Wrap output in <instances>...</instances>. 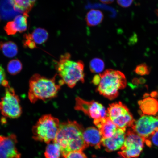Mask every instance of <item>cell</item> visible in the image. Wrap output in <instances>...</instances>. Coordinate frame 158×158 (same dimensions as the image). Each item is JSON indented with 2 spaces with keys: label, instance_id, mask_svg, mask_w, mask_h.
<instances>
[{
  "label": "cell",
  "instance_id": "1",
  "mask_svg": "<svg viewBox=\"0 0 158 158\" xmlns=\"http://www.w3.org/2000/svg\"><path fill=\"white\" fill-rule=\"evenodd\" d=\"M84 130L76 121L68 120L60 124L54 141L60 146L63 157L71 152L83 151L88 147L83 138Z\"/></svg>",
  "mask_w": 158,
  "mask_h": 158
},
{
  "label": "cell",
  "instance_id": "2",
  "mask_svg": "<svg viewBox=\"0 0 158 158\" xmlns=\"http://www.w3.org/2000/svg\"><path fill=\"white\" fill-rule=\"evenodd\" d=\"M92 82L97 86V91L109 100H113L119 95V91L126 87L125 75L119 71L109 69L96 75Z\"/></svg>",
  "mask_w": 158,
  "mask_h": 158
},
{
  "label": "cell",
  "instance_id": "3",
  "mask_svg": "<svg viewBox=\"0 0 158 158\" xmlns=\"http://www.w3.org/2000/svg\"><path fill=\"white\" fill-rule=\"evenodd\" d=\"M56 74L52 78H48L38 74L30 79L28 96L30 101L35 103L37 101H46L56 96L62 85L56 81Z\"/></svg>",
  "mask_w": 158,
  "mask_h": 158
},
{
  "label": "cell",
  "instance_id": "4",
  "mask_svg": "<svg viewBox=\"0 0 158 158\" xmlns=\"http://www.w3.org/2000/svg\"><path fill=\"white\" fill-rule=\"evenodd\" d=\"M71 57L68 53L61 55L56 68L61 85L66 84L72 88L78 82H84V64L82 61L72 60Z\"/></svg>",
  "mask_w": 158,
  "mask_h": 158
},
{
  "label": "cell",
  "instance_id": "5",
  "mask_svg": "<svg viewBox=\"0 0 158 158\" xmlns=\"http://www.w3.org/2000/svg\"><path fill=\"white\" fill-rule=\"evenodd\" d=\"M60 124L58 118L51 114L43 115L33 126V139L47 144L54 141Z\"/></svg>",
  "mask_w": 158,
  "mask_h": 158
},
{
  "label": "cell",
  "instance_id": "6",
  "mask_svg": "<svg viewBox=\"0 0 158 158\" xmlns=\"http://www.w3.org/2000/svg\"><path fill=\"white\" fill-rule=\"evenodd\" d=\"M4 87L5 94L0 101V111L5 117L14 119L18 118L23 112L19 97L9 83Z\"/></svg>",
  "mask_w": 158,
  "mask_h": 158
},
{
  "label": "cell",
  "instance_id": "7",
  "mask_svg": "<svg viewBox=\"0 0 158 158\" xmlns=\"http://www.w3.org/2000/svg\"><path fill=\"white\" fill-rule=\"evenodd\" d=\"M144 143L143 138L133 130H128L126 133L121 151L118 153L122 158H137L143 151Z\"/></svg>",
  "mask_w": 158,
  "mask_h": 158
},
{
  "label": "cell",
  "instance_id": "8",
  "mask_svg": "<svg viewBox=\"0 0 158 158\" xmlns=\"http://www.w3.org/2000/svg\"><path fill=\"white\" fill-rule=\"evenodd\" d=\"M106 110L108 117L118 128H126L130 127L134 121L128 108L121 102L110 104Z\"/></svg>",
  "mask_w": 158,
  "mask_h": 158
},
{
  "label": "cell",
  "instance_id": "9",
  "mask_svg": "<svg viewBox=\"0 0 158 158\" xmlns=\"http://www.w3.org/2000/svg\"><path fill=\"white\" fill-rule=\"evenodd\" d=\"M74 109L83 112L94 120L108 117L107 110L102 104L94 101H88L79 97L76 98Z\"/></svg>",
  "mask_w": 158,
  "mask_h": 158
},
{
  "label": "cell",
  "instance_id": "10",
  "mask_svg": "<svg viewBox=\"0 0 158 158\" xmlns=\"http://www.w3.org/2000/svg\"><path fill=\"white\" fill-rule=\"evenodd\" d=\"M158 127V115L154 117L143 114L137 121H134L130 127L144 140L149 137Z\"/></svg>",
  "mask_w": 158,
  "mask_h": 158
},
{
  "label": "cell",
  "instance_id": "11",
  "mask_svg": "<svg viewBox=\"0 0 158 158\" xmlns=\"http://www.w3.org/2000/svg\"><path fill=\"white\" fill-rule=\"evenodd\" d=\"M17 137L15 134L7 136L0 135V158H21L17 147Z\"/></svg>",
  "mask_w": 158,
  "mask_h": 158
},
{
  "label": "cell",
  "instance_id": "12",
  "mask_svg": "<svg viewBox=\"0 0 158 158\" xmlns=\"http://www.w3.org/2000/svg\"><path fill=\"white\" fill-rule=\"evenodd\" d=\"M48 36V33L46 30L40 27L35 29L31 33L23 35V46L31 49L35 48L37 45L46 42Z\"/></svg>",
  "mask_w": 158,
  "mask_h": 158
},
{
  "label": "cell",
  "instance_id": "13",
  "mask_svg": "<svg viewBox=\"0 0 158 158\" xmlns=\"http://www.w3.org/2000/svg\"><path fill=\"white\" fill-rule=\"evenodd\" d=\"M126 131L125 128H118L112 137L102 138V145L106 151L110 152L121 149L124 143Z\"/></svg>",
  "mask_w": 158,
  "mask_h": 158
},
{
  "label": "cell",
  "instance_id": "14",
  "mask_svg": "<svg viewBox=\"0 0 158 158\" xmlns=\"http://www.w3.org/2000/svg\"><path fill=\"white\" fill-rule=\"evenodd\" d=\"M28 15H19L13 21L7 23L4 27L6 33L8 35H15L17 32L22 33L27 30Z\"/></svg>",
  "mask_w": 158,
  "mask_h": 158
},
{
  "label": "cell",
  "instance_id": "15",
  "mask_svg": "<svg viewBox=\"0 0 158 158\" xmlns=\"http://www.w3.org/2000/svg\"><path fill=\"white\" fill-rule=\"evenodd\" d=\"M83 138L88 147L91 146L98 149L101 147L103 138L99 130L96 127H90L84 130Z\"/></svg>",
  "mask_w": 158,
  "mask_h": 158
},
{
  "label": "cell",
  "instance_id": "16",
  "mask_svg": "<svg viewBox=\"0 0 158 158\" xmlns=\"http://www.w3.org/2000/svg\"><path fill=\"white\" fill-rule=\"evenodd\" d=\"M103 138L111 137L115 133L118 128L108 117L94 120Z\"/></svg>",
  "mask_w": 158,
  "mask_h": 158
},
{
  "label": "cell",
  "instance_id": "17",
  "mask_svg": "<svg viewBox=\"0 0 158 158\" xmlns=\"http://www.w3.org/2000/svg\"><path fill=\"white\" fill-rule=\"evenodd\" d=\"M138 103L144 115H155L158 113V101L155 98L146 97Z\"/></svg>",
  "mask_w": 158,
  "mask_h": 158
},
{
  "label": "cell",
  "instance_id": "18",
  "mask_svg": "<svg viewBox=\"0 0 158 158\" xmlns=\"http://www.w3.org/2000/svg\"><path fill=\"white\" fill-rule=\"evenodd\" d=\"M20 14L15 10L11 0H0V19L8 20Z\"/></svg>",
  "mask_w": 158,
  "mask_h": 158
},
{
  "label": "cell",
  "instance_id": "19",
  "mask_svg": "<svg viewBox=\"0 0 158 158\" xmlns=\"http://www.w3.org/2000/svg\"><path fill=\"white\" fill-rule=\"evenodd\" d=\"M16 11L28 15L37 0H11Z\"/></svg>",
  "mask_w": 158,
  "mask_h": 158
},
{
  "label": "cell",
  "instance_id": "20",
  "mask_svg": "<svg viewBox=\"0 0 158 158\" xmlns=\"http://www.w3.org/2000/svg\"><path fill=\"white\" fill-rule=\"evenodd\" d=\"M104 15L99 10L92 9L87 14L85 20L89 27H94L101 23L103 21Z\"/></svg>",
  "mask_w": 158,
  "mask_h": 158
},
{
  "label": "cell",
  "instance_id": "21",
  "mask_svg": "<svg viewBox=\"0 0 158 158\" xmlns=\"http://www.w3.org/2000/svg\"><path fill=\"white\" fill-rule=\"evenodd\" d=\"M0 49H1L5 56L10 58L15 56L18 51L17 45L11 41L1 43Z\"/></svg>",
  "mask_w": 158,
  "mask_h": 158
},
{
  "label": "cell",
  "instance_id": "22",
  "mask_svg": "<svg viewBox=\"0 0 158 158\" xmlns=\"http://www.w3.org/2000/svg\"><path fill=\"white\" fill-rule=\"evenodd\" d=\"M62 152L58 143L53 141L48 144L44 152L45 158H60Z\"/></svg>",
  "mask_w": 158,
  "mask_h": 158
},
{
  "label": "cell",
  "instance_id": "23",
  "mask_svg": "<svg viewBox=\"0 0 158 158\" xmlns=\"http://www.w3.org/2000/svg\"><path fill=\"white\" fill-rule=\"evenodd\" d=\"M22 69V64L18 59H14L10 61L7 66V72L12 75L19 73Z\"/></svg>",
  "mask_w": 158,
  "mask_h": 158
},
{
  "label": "cell",
  "instance_id": "24",
  "mask_svg": "<svg viewBox=\"0 0 158 158\" xmlns=\"http://www.w3.org/2000/svg\"><path fill=\"white\" fill-rule=\"evenodd\" d=\"M89 66L91 72L94 73H99L103 70L105 64L102 59L96 58L91 60Z\"/></svg>",
  "mask_w": 158,
  "mask_h": 158
},
{
  "label": "cell",
  "instance_id": "25",
  "mask_svg": "<svg viewBox=\"0 0 158 158\" xmlns=\"http://www.w3.org/2000/svg\"><path fill=\"white\" fill-rule=\"evenodd\" d=\"M144 141L148 147L154 146L158 147V127L149 137L144 139Z\"/></svg>",
  "mask_w": 158,
  "mask_h": 158
},
{
  "label": "cell",
  "instance_id": "26",
  "mask_svg": "<svg viewBox=\"0 0 158 158\" xmlns=\"http://www.w3.org/2000/svg\"><path fill=\"white\" fill-rule=\"evenodd\" d=\"M150 70L149 67L146 64H143L138 65L135 69V72L138 75L144 76L149 74Z\"/></svg>",
  "mask_w": 158,
  "mask_h": 158
},
{
  "label": "cell",
  "instance_id": "27",
  "mask_svg": "<svg viewBox=\"0 0 158 158\" xmlns=\"http://www.w3.org/2000/svg\"><path fill=\"white\" fill-rule=\"evenodd\" d=\"M64 158H88L83 151L71 152L65 156Z\"/></svg>",
  "mask_w": 158,
  "mask_h": 158
},
{
  "label": "cell",
  "instance_id": "28",
  "mask_svg": "<svg viewBox=\"0 0 158 158\" xmlns=\"http://www.w3.org/2000/svg\"><path fill=\"white\" fill-rule=\"evenodd\" d=\"M8 82L6 79V75L4 69L0 65V85L4 86Z\"/></svg>",
  "mask_w": 158,
  "mask_h": 158
},
{
  "label": "cell",
  "instance_id": "29",
  "mask_svg": "<svg viewBox=\"0 0 158 158\" xmlns=\"http://www.w3.org/2000/svg\"><path fill=\"white\" fill-rule=\"evenodd\" d=\"M118 4L122 7L127 8L130 6L133 0H117Z\"/></svg>",
  "mask_w": 158,
  "mask_h": 158
},
{
  "label": "cell",
  "instance_id": "30",
  "mask_svg": "<svg viewBox=\"0 0 158 158\" xmlns=\"http://www.w3.org/2000/svg\"><path fill=\"white\" fill-rule=\"evenodd\" d=\"M102 3L105 4L111 3L114 1V0H99Z\"/></svg>",
  "mask_w": 158,
  "mask_h": 158
},
{
  "label": "cell",
  "instance_id": "31",
  "mask_svg": "<svg viewBox=\"0 0 158 158\" xmlns=\"http://www.w3.org/2000/svg\"><path fill=\"white\" fill-rule=\"evenodd\" d=\"M157 95V93H156V92H153L151 94V96L152 97V98L155 97Z\"/></svg>",
  "mask_w": 158,
  "mask_h": 158
},
{
  "label": "cell",
  "instance_id": "32",
  "mask_svg": "<svg viewBox=\"0 0 158 158\" xmlns=\"http://www.w3.org/2000/svg\"></svg>",
  "mask_w": 158,
  "mask_h": 158
},
{
  "label": "cell",
  "instance_id": "33",
  "mask_svg": "<svg viewBox=\"0 0 158 158\" xmlns=\"http://www.w3.org/2000/svg\"><path fill=\"white\" fill-rule=\"evenodd\" d=\"M0 45H1V43H0Z\"/></svg>",
  "mask_w": 158,
  "mask_h": 158
}]
</instances>
